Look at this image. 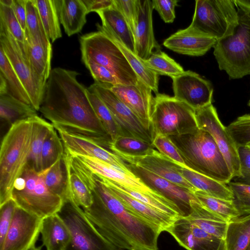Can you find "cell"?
<instances>
[{
  "label": "cell",
  "mask_w": 250,
  "mask_h": 250,
  "mask_svg": "<svg viewBox=\"0 0 250 250\" xmlns=\"http://www.w3.org/2000/svg\"><path fill=\"white\" fill-rule=\"evenodd\" d=\"M87 10V13H97L112 6L114 0H83Z\"/></svg>",
  "instance_id": "obj_56"
},
{
  "label": "cell",
  "mask_w": 250,
  "mask_h": 250,
  "mask_svg": "<svg viewBox=\"0 0 250 250\" xmlns=\"http://www.w3.org/2000/svg\"><path fill=\"white\" fill-rule=\"evenodd\" d=\"M248 105L250 107V99L249 100V101L248 102Z\"/></svg>",
  "instance_id": "obj_62"
},
{
  "label": "cell",
  "mask_w": 250,
  "mask_h": 250,
  "mask_svg": "<svg viewBox=\"0 0 250 250\" xmlns=\"http://www.w3.org/2000/svg\"><path fill=\"white\" fill-rule=\"evenodd\" d=\"M12 198L18 207L42 219L58 213L64 202L47 188L42 171L28 164L15 182Z\"/></svg>",
  "instance_id": "obj_6"
},
{
  "label": "cell",
  "mask_w": 250,
  "mask_h": 250,
  "mask_svg": "<svg viewBox=\"0 0 250 250\" xmlns=\"http://www.w3.org/2000/svg\"><path fill=\"white\" fill-rule=\"evenodd\" d=\"M58 214L71 233V240L65 250H117L105 238L85 215L83 210L66 200Z\"/></svg>",
  "instance_id": "obj_10"
},
{
  "label": "cell",
  "mask_w": 250,
  "mask_h": 250,
  "mask_svg": "<svg viewBox=\"0 0 250 250\" xmlns=\"http://www.w3.org/2000/svg\"><path fill=\"white\" fill-rule=\"evenodd\" d=\"M13 0H0V3L6 6H12Z\"/></svg>",
  "instance_id": "obj_59"
},
{
  "label": "cell",
  "mask_w": 250,
  "mask_h": 250,
  "mask_svg": "<svg viewBox=\"0 0 250 250\" xmlns=\"http://www.w3.org/2000/svg\"><path fill=\"white\" fill-rule=\"evenodd\" d=\"M87 96L93 109L111 138L112 142L120 136H123V132L112 113L102 100L88 89Z\"/></svg>",
  "instance_id": "obj_41"
},
{
  "label": "cell",
  "mask_w": 250,
  "mask_h": 250,
  "mask_svg": "<svg viewBox=\"0 0 250 250\" xmlns=\"http://www.w3.org/2000/svg\"><path fill=\"white\" fill-rule=\"evenodd\" d=\"M152 144L160 153L182 167L188 169L182 157L168 137L158 134L154 137Z\"/></svg>",
  "instance_id": "obj_47"
},
{
  "label": "cell",
  "mask_w": 250,
  "mask_h": 250,
  "mask_svg": "<svg viewBox=\"0 0 250 250\" xmlns=\"http://www.w3.org/2000/svg\"><path fill=\"white\" fill-rule=\"evenodd\" d=\"M42 218L17 206L0 250H31L41 233Z\"/></svg>",
  "instance_id": "obj_15"
},
{
  "label": "cell",
  "mask_w": 250,
  "mask_h": 250,
  "mask_svg": "<svg viewBox=\"0 0 250 250\" xmlns=\"http://www.w3.org/2000/svg\"><path fill=\"white\" fill-rule=\"evenodd\" d=\"M37 115V111L8 94L0 95V118L11 127L15 123Z\"/></svg>",
  "instance_id": "obj_33"
},
{
  "label": "cell",
  "mask_w": 250,
  "mask_h": 250,
  "mask_svg": "<svg viewBox=\"0 0 250 250\" xmlns=\"http://www.w3.org/2000/svg\"><path fill=\"white\" fill-rule=\"evenodd\" d=\"M0 45L23 85L32 106L37 111H39L46 82L33 69L27 58L23 43L18 41L0 23Z\"/></svg>",
  "instance_id": "obj_11"
},
{
  "label": "cell",
  "mask_w": 250,
  "mask_h": 250,
  "mask_svg": "<svg viewBox=\"0 0 250 250\" xmlns=\"http://www.w3.org/2000/svg\"><path fill=\"white\" fill-rule=\"evenodd\" d=\"M151 121L153 138L158 134L181 135L198 128L193 109L174 97L159 93L153 99Z\"/></svg>",
  "instance_id": "obj_8"
},
{
  "label": "cell",
  "mask_w": 250,
  "mask_h": 250,
  "mask_svg": "<svg viewBox=\"0 0 250 250\" xmlns=\"http://www.w3.org/2000/svg\"><path fill=\"white\" fill-rule=\"evenodd\" d=\"M166 231L187 250H224V240L205 231L186 217L175 220Z\"/></svg>",
  "instance_id": "obj_17"
},
{
  "label": "cell",
  "mask_w": 250,
  "mask_h": 250,
  "mask_svg": "<svg viewBox=\"0 0 250 250\" xmlns=\"http://www.w3.org/2000/svg\"><path fill=\"white\" fill-rule=\"evenodd\" d=\"M237 8L250 14V0H233Z\"/></svg>",
  "instance_id": "obj_57"
},
{
  "label": "cell",
  "mask_w": 250,
  "mask_h": 250,
  "mask_svg": "<svg viewBox=\"0 0 250 250\" xmlns=\"http://www.w3.org/2000/svg\"><path fill=\"white\" fill-rule=\"evenodd\" d=\"M41 234L46 250H65L71 238L68 227L58 213L42 219Z\"/></svg>",
  "instance_id": "obj_25"
},
{
  "label": "cell",
  "mask_w": 250,
  "mask_h": 250,
  "mask_svg": "<svg viewBox=\"0 0 250 250\" xmlns=\"http://www.w3.org/2000/svg\"><path fill=\"white\" fill-rule=\"evenodd\" d=\"M195 117L199 128L210 134L228 165L233 178L242 176L238 147L221 122L216 108L208 105L195 111Z\"/></svg>",
  "instance_id": "obj_12"
},
{
  "label": "cell",
  "mask_w": 250,
  "mask_h": 250,
  "mask_svg": "<svg viewBox=\"0 0 250 250\" xmlns=\"http://www.w3.org/2000/svg\"><path fill=\"white\" fill-rule=\"evenodd\" d=\"M8 93L7 85L4 77L0 75V95Z\"/></svg>",
  "instance_id": "obj_58"
},
{
  "label": "cell",
  "mask_w": 250,
  "mask_h": 250,
  "mask_svg": "<svg viewBox=\"0 0 250 250\" xmlns=\"http://www.w3.org/2000/svg\"><path fill=\"white\" fill-rule=\"evenodd\" d=\"M110 88L152 132L151 115L154 97L150 88L139 79L135 85L118 84Z\"/></svg>",
  "instance_id": "obj_19"
},
{
  "label": "cell",
  "mask_w": 250,
  "mask_h": 250,
  "mask_svg": "<svg viewBox=\"0 0 250 250\" xmlns=\"http://www.w3.org/2000/svg\"><path fill=\"white\" fill-rule=\"evenodd\" d=\"M119 156L125 163L140 167L161 178L188 189L193 193L197 190L178 172L179 165L155 149L142 156Z\"/></svg>",
  "instance_id": "obj_20"
},
{
  "label": "cell",
  "mask_w": 250,
  "mask_h": 250,
  "mask_svg": "<svg viewBox=\"0 0 250 250\" xmlns=\"http://www.w3.org/2000/svg\"><path fill=\"white\" fill-rule=\"evenodd\" d=\"M97 13L101 19L102 27L115 36L128 49L135 53L134 35L125 18L114 3L112 6Z\"/></svg>",
  "instance_id": "obj_28"
},
{
  "label": "cell",
  "mask_w": 250,
  "mask_h": 250,
  "mask_svg": "<svg viewBox=\"0 0 250 250\" xmlns=\"http://www.w3.org/2000/svg\"><path fill=\"white\" fill-rule=\"evenodd\" d=\"M0 75L4 77L6 82L8 94L26 104L32 106L30 99L23 85L0 45Z\"/></svg>",
  "instance_id": "obj_37"
},
{
  "label": "cell",
  "mask_w": 250,
  "mask_h": 250,
  "mask_svg": "<svg viewBox=\"0 0 250 250\" xmlns=\"http://www.w3.org/2000/svg\"><path fill=\"white\" fill-rule=\"evenodd\" d=\"M250 241V214L228 223L225 250H245Z\"/></svg>",
  "instance_id": "obj_34"
},
{
  "label": "cell",
  "mask_w": 250,
  "mask_h": 250,
  "mask_svg": "<svg viewBox=\"0 0 250 250\" xmlns=\"http://www.w3.org/2000/svg\"><path fill=\"white\" fill-rule=\"evenodd\" d=\"M238 23L233 33L217 41L213 54L221 70L229 79L250 74V14L237 8Z\"/></svg>",
  "instance_id": "obj_5"
},
{
  "label": "cell",
  "mask_w": 250,
  "mask_h": 250,
  "mask_svg": "<svg viewBox=\"0 0 250 250\" xmlns=\"http://www.w3.org/2000/svg\"><path fill=\"white\" fill-rule=\"evenodd\" d=\"M82 60H90L107 68L119 84L135 85L139 78L121 49L103 31L89 33L79 39Z\"/></svg>",
  "instance_id": "obj_7"
},
{
  "label": "cell",
  "mask_w": 250,
  "mask_h": 250,
  "mask_svg": "<svg viewBox=\"0 0 250 250\" xmlns=\"http://www.w3.org/2000/svg\"><path fill=\"white\" fill-rule=\"evenodd\" d=\"M227 128L238 147L250 144V114L238 117Z\"/></svg>",
  "instance_id": "obj_46"
},
{
  "label": "cell",
  "mask_w": 250,
  "mask_h": 250,
  "mask_svg": "<svg viewBox=\"0 0 250 250\" xmlns=\"http://www.w3.org/2000/svg\"><path fill=\"white\" fill-rule=\"evenodd\" d=\"M171 79L173 97L195 111L212 104V85L198 74L190 70L185 71Z\"/></svg>",
  "instance_id": "obj_16"
},
{
  "label": "cell",
  "mask_w": 250,
  "mask_h": 250,
  "mask_svg": "<svg viewBox=\"0 0 250 250\" xmlns=\"http://www.w3.org/2000/svg\"><path fill=\"white\" fill-rule=\"evenodd\" d=\"M33 117L12 125L2 140L0 150V206L12 199L15 182L28 163L33 137Z\"/></svg>",
  "instance_id": "obj_4"
},
{
  "label": "cell",
  "mask_w": 250,
  "mask_h": 250,
  "mask_svg": "<svg viewBox=\"0 0 250 250\" xmlns=\"http://www.w3.org/2000/svg\"><path fill=\"white\" fill-rule=\"evenodd\" d=\"M216 42L215 39L189 26L172 34L164 41L163 45L176 53L197 57L206 54Z\"/></svg>",
  "instance_id": "obj_22"
},
{
  "label": "cell",
  "mask_w": 250,
  "mask_h": 250,
  "mask_svg": "<svg viewBox=\"0 0 250 250\" xmlns=\"http://www.w3.org/2000/svg\"><path fill=\"white\" fill-rule=\"evenodd\" d=\"M128 170L147 187L173 204L181 217H187L192 212V205L199 201L194 193L136 165L126 163Z\"/></svg>",
  "instance_id": "obj_14"
},
{
  "label": "cell",
  "mask_w": 250,
  "mask_h": 250,
  "mask_svg": "<svg viewBox=\"0 0 250 250\" xmlns=\"http://www.w3.org/2000/svg\"><path fill=\"white\" fill-rule=\"evenodd\" d=\"M178 172L197 190L218 198L234 200L233 194L227 184L178 165Z\"/></svg>",
  "instance_id": "obj_30"
},
{
  "label": "cell",
  "mask_w": 250,
  "mask_h": 250,
  "mask_svg": "<svg viewBox=\"0 0 250 250\" xmlns=\"http://www.w3.org/2000/svg\"><path fill=\"white\" fill-rule=\"evenodd\" d=\"M243 182L250 184V148L247 146L238 147Z\"/></svg>",
  "instance_id": "obj_54"
},
{
  "label": "cell",
  "mask_w": 250,
  "mask_h": 250,
  "mask_svg": "<svg viewBox=\"0 0 250 250\" xmlns=\"http://www.w3.org/2000/svg\"><path fill=\"white\" fill-rule=\"evenodd\" d=\"M59 20L70 37L80 33L86 22L87 9L83 0H55Z\"/></svg>",
  "instance_id": "obj_27"
},
{
  "label": "cell",
  "mask_w": 250,
  "mask_h": 250,
  "mask_svg": "<svg viewBox=\"0 0 250 250\" xmlns=\"http://www.w3.org/2000/svg\"><path fill=\"white\" fill-rule=\"evenodd\" d=\"M72 167L92 193L93 203L83 209L84 213L105 238L117 249L158 250L163 232L159 227L128 209L81 161H74Z\"/></svg>",
  "instance_id": "obj_1"
},
{
  "label": "cell",
  "mask_w": 250,
  "mask_h": 250,
  "mask_svg": "<svg viewBox=\"0 0 250 250\" xmlns=\"http://www.w3.org/2000/svg\"><path fill=\"white\" fill-rule=\"evenodd\" d=\"M152 1L139 0L137 25L134 34L135 53L143 61L147 60L155 51L160 50L153 28Z\"/></svg>",
  "instance_id": "obj_23"
},
{
  "label": "cell",
  "mask_w": 250,
  "mask_h": 250,
  "mask_svg": "<svg viewBox=\"0 0 250 250\" xmlns=\"http://www.w3.org/2000/svg\"><path fill=\"white\" fill-rule=\"evenodd\" d=\"M155 149L152 144L132 137L120 136L112 142L110 150L117 155L142 156Z\"/></svg>",
  "instance_id": "obj_39"
},
{
  "label": "cell",
  "mask_w": 250,
  "mask_h": 250,
  "mask_svg": "<svg viewBox=\"0 0 250 250\" xmlns=\"http://www.w3.org/2000/svg\"><path fill=\"white\" fill-rule=\"evenodd\" d=\"M100 177L117 189L137 200L175 219L181 217L179 211L174 207L165 204L148 195L130 189L106 178Z\"/></svg>",
  "instance_id": "obj_43"
},
{
  "label": "cell",
  "mask_w": 250,
  "mask_h": 250,
  "mask_svg": "<svg viewBox=\"0 0 250 250\" xmlns=\"http://www.w3.org/2000/svg\"><path fill=\"white\" fill-rule=\"evenodd\" d=\"M23 45L27 58L35 72L45 81L51 71L52 45L50 41L33 40L24 31Z\"/></svg>",
  "instance_id": "obj_26"
},
{
  "label": "cell",
  "mask_w": 250,
  "mask_h": 250,
  "mask_svg": "<svg viewBox=\"0 0 250 250\" xmlns=\"http://www.w3.org/2000/svg\"><path fill=\"white\" fill-rule=\"evenodd\" d=\"M189 170L228 184L233 178L213 137L198 128L187 134L168 136Z\"/></svg>",
  "instance_id": "obj_3"
},
{
  "label": "cell",
  "mask_w": 250,
  "mask_h": 250,
  "mask_svg": "<svg viewBox=\"0 0 250 250\" xmlns=\"http://www.w3.org/2000/svg\"><path fill=\"white\" fill-rule=\"evenodd\" d=\"M245 250H250V241H249V243Z\"/></svg>",
  "instance_id": "obj_60"
},
{
  "label": "cell",
  "mask_w": 250,
  "mask_h": 250,
  "mask_svg": "<svg viewBox=\"0 0 250 250\" xmlns=\"http://www.w3.org/2000/svg\"><path fill=\"white\" fill-rule=\"evenodd\" d=\"M64 149L73 155H85L105 162L126 173H131L126 163L119 156L99 144L86 138L56 129Z\"/></svg>",
  "instance_id": "obj_21"
},
{
  "label": "cell",
  "mask_w": 250,
  "mask_h": 250,
  "mask_svg": "<svg viewBox=\"0 0 250 250\" xmlns=\"http://www.w3.org/2000/svg\"><path fill=\"white\" fill-rule=\"evenodd\" d=\"M228 186L233 194L234 202L242 215L250 214V184L230 181Z\"/></svg>",
  "instance_id": "obj_48"
},
{
  "label": "cell",
  "mask_w": 250,
  "mask_h": 250,
  "mask_svg": "<svg viewBox=\"0 0 250 250\" xmlns=\"http://www.w3.org/2000/svg\"><path fill=\"white\" fill-rule=\"evenodd\" d=\"M144 61L147 67L159 75L172 78L185 71L181 65L160 50L154 52Z\"/></svg>",
  "instance_id": "obj_42"
},
{
  "label": "cell",
  "mask_w": 250,
  "mask_h": 250,
  "mask_svg": "<svg viewBox=\"0 0 250 250\" xmlns=\"http://www.w3.org/2000/svg\"><path fill=\"white\" fill-rule=\"evenodd\" d=\"M96 25L98 30L104 32L117 44L139 78L150 88L155 94L158 93L159 75L147 67L143 60L128 49L115 36L104 30L101 25L97 23Z\"/></svg>",
  "instance_id": "obj_31"
},
{
  "label": "cell",
  "mask_w": 250,
  "mask_h": 250,
  "mask_svg": "<svg viewBox=\"0 0 250 250\" xmlns=\"http://www.w3.org/2000/svg\"><path fill=\"white\" fill-rule=\"evenodd\" d=\"M66 170V198L83 209L89 208L93 203L92 191L83 179L70 167L63 155Z\"/></svg>",
  "instance_id": "obj_32"
},
{
  "label": "cell",
  "mask_w": 250,
  "mask_h": 250,
  "mask_svg": "<svg viewBox=\"0 0 250 250\" xmlns=\"http://www.w3.org/2000/svg\"><path fill=\"white\" fill-rule=\"evenodd\" d=\"M0 23L4 25L18 41L24 42V31L20 25L11 6L0 3Z\"/></svg>",
  "instance_id": "obj_49"
},
{
  "label": "cell",
  "mask_w": 250,
  "mask_h": 250,
  "mask_svg": "<svg viewBox=\"0 0 250 250\" xmlns=\"http://www.w3.org/2000/svg\"><path fill=\"white\" fill-rule=\"evenodd\" d=\"M248 146V147L250 148V144H248V145H247V146Z\"/></svg>",
  "instance_id": "obj_63"
},
{
  "label": "cell",
  "mask_w": 250,
  "mask_h": 250,
  "mask_svg": "<svg viewBox=\"0 0 250 250\" xmlns=\"http://www.w3.org/2000/svg\"><path fill=\"white\" fill-rule=\"evenodd\" d=\"M75 71L56 67L46 81L39 111L55 129L91 140L110 150L111 138L97 117Z\"/></svg>",
  "instance_id": "obj_2"
},
{
  "label": "cell",
  "mask_w": 250,
  "mask_h": 250,
  "mask_svg": "<svg viewBox=\"0 0 250 250\" xmlns=\"http://www.w3.org/2000/svg\"><path fill=\"white\" fill-rule=\"evenodd\" d=\"M64 147L57 130L54 128L47 136L42 149V169L50 167L63 157Z\"/></svg>",
  "instance_id": "obj_44"
},
{
  "label": "cell",
  "mask_w": 250,
  "mask_h": 250,
  "mask_svg": "<svg viewBox=\"0 0 250 250\" xmlns=\"http://www.w3.org/2000/svg\"><path fill=\"white\" fill-rule=\"evenodd\" d=\"M100 178L104 184L128 209L157 226L163 231H166V229L176 220L137 200L117 189L100 177Z\"/></svg>",
  "instance_id": "obj_24"
},
{
  "label": "cell",
  "mask_w": 250,
  "mask_h": 250,
  "mask_svg": "<svg viewBox=\"0 0 250 250\" xmlns=\"http://www.w3.org/2000/svg\"><path fill=\"white\" fill-rule=\"evenodd\" d=\"M233 0H196L189 26L217 40L231 35L238 23Z\"/></svg>",
  "instance_id": "obj_9"
},
{
  "label": "cell",
  "mask_w": 250,
  "mask_h": 250,
  "mask_svg": "<svg viewBox=\"0 0 250 250\" xmlns=\"http://www.w3.org/2000/svg\"><path fill=\"white\" fill-rule=\"evenodd\" d=\"M41 248H42V247H37V248L36 247L35 249H32L31 250H41Z\"/></svg>",
  "instance_id": "obj_61"
},
{
  "label": "cell",
  "mask_w": 250,
  "mask_h": 250,
  "mask_svg": "<svg viewBox=\"0 0 250 250\" xmlns=\"http://www.w3.org/2000/svg\"><path fill=\"white\" fill-rule=\"evenodd\" d=\"M193 193L202 206L227 222L242 216L234 200L215 197L199 190Z\"/></svg>",
  "instance_id": "obj_36"
},
{
  "label": "cell",
  "mask_w": 250,
  "mask_h": 250,
  "mask_svg": "<svg viewBox=\"0 0 250 250\" xmlns=\"http://www.w3.org/2000/svg\"><path fill=\"white\" fill-rule=\"evenodd\" d=\"M114 5L121 12L134 36L138 21L139 0H114Z\"/></svg>",
  "instance_id": "obj_50"
},
{
  "label": "cell",
  "mask_w": 250,
  "mask_h": 250,
  "mask_svg": "<svg viewBox=\"0 0 250 250\" xmlns=\"http://www.w3.org/2000/svg\"><path fill=\"white\" fill-rule=\"evenodd\" d=\"M89 70L95 82L106 85L110 87L118 84L115 77L105 67L90 60H82Z\"/></svg>",
  "instance_id": "obj_51"
},
{
  "label": "cell",
  "mask_w": 250,
  "mask_h": 250,
  "mask_svg": "<svg viewBox=\"0 0 250 250\" xmlns=\"http://www.w3.org/2000/svg\"><path fill=\"white\" fill-rule=\"evenodd\" d=\"M26 28L25 30L29 36L34 40L50 41L45 33L38 8L34 0H26Z\"/></svg>",
  "instance_id": "obj_45"
},
{
  "label": "cell",
  "mask_w": 250,
  "mask_h": 250,
  "mask_svg": "<svg viewBox=\"0 0 250 250\" xmlns=\"http://www.w3.org/2000/svg\"><path fill=\"white\" fill-rule=\"evenodd\" d=\"M26 0H13L11 6L18 21L24 31L26 28Z\"/></svg>",
  "instance_id": "obj_55"
},
{
  "label": "cell",
  "mask_w": 250,
  "mask_h": 250,
  "mask_svg": "<svg viewBox=\"0 0 250 250\" xmlns=\"http://www.w3.org/2000/svg\"><path fill=\"white\" fill-rule=\"evenodd\" d=\"M17 206L12 199L0 206V247L5 240Z\"/></svg>",
  "instance_id": "obj_52"
},
{
  "label": "cell",
  "mask_w": 250,
  "mask_h": 250,
  "mask_svg": "<svg viewBox=\"0 0 250 250\" xmlns=\"http://www.w3.org/2000/svg\"><path fill=\"white\" fill-rule=\"evenodd\" d=\"M117 250H125L121 249H118Z\"/></svg>",
  "instance_id": "obj_64"
},
{
  "label": "cell",
  "mask_w": 250,
  "mask_h": 250,
  "mask_svg": "<svg viewBox=\"0 0 250 250\" xmlns=\"http://www.w3.org/2000/svg\"><path fill=\"white\" fill-rule=\"evenodd\" d=\"M48 38L51 42L62 37L55 0H34Z\"/></svg>",
  "instance_id": "obj_38"
},
{
  "label": "cell",
  "mask_w": 250,
  "mask_h": 250,
  "mask_svg": "<svg viewBox=\"0 0 250 250\" xmlns=\"http://www.w3.org/2000/svg\"><path fill=\"white\" fill-rule=\"evenodd\" d=\"M186 218L208 233L225 239L229 222L204 208L199 201L192 205V212Z\"/></svg>",
  "instance_id": "obj_29"
},
{
  "label": "cell",
  "mask_w": 250,
  "mask_h": 250,
  "mask_svg": "<svg viewBox=\"0 0 250 250\" xmlns=\"http://www.w3.org/2000/svg\"><path fill=\"white\" fill-rule=\"evenodd\" d=\"M73 156L78 158L95 174L130 189L148 195L174 207L178 210L173 204L158 192L149 188L132 173L125 172L105 162L94 157L85 155Z\"/></svg>",
  "instance_id": "obj_18"
},
{
  "label": "cell",
  "mask_w": 250,
  "mask_h": 250,
  "mask_svg": "<svg viewBox=\"0 0 250 250\" xmlns=\"http://www.w3.org/2000/svg\"><path fill=\"white\" fill-rule=\"evenodd\" d=\"M54 128L53 125L38 115L33 117V132L28 164L37 171L42 169V152L44 141Z\"/></svg>",
  "instance_id": "obj_35"
},
{
  "label": "cell",
  "mask_w": 250,
  "mask_h": 250,
  "mask_svg": "<svg viewBox=\"0 0 250 250\" xmlns=\"http://www.w3.org/2000/svg\"><path fill=\"white\" fill-rule=\"evenodd\" d=\"M42 171L47 188L52 192L61 197L64 201L66 198L67 176L63 157L59 159L49 168Z\"/></svg>",
  "instance_id": "obj_40"
},
{
  "label": "cell",
  "mask_w": 250,
  "mask_h": 250,
  "mask_svg": "<svg viewBox=\"0 0 250 250\" xmlns=\"http://www.w3.org/2000/svg\"><path fill=\"white\" fill-rule=\"evenodd\" d=\"M106 85L94 82L87 88L97 95L112 113L120 127L123 136L141 139L152 144L153 135L137 115L125 105Z\"/></svg>",
  "instance_id": "obj_13"
},
{
  "label": "cell",
  "mask_w": 250,
  "mask_h": 250,
  "mask_svg": "<svg viewBox=\"0 0 250 250\" xmlns=\"http://www.w3.org/2000/svg\"><path fill=\"white\" fill-rule=\"evenodd\" d=\"M177 0H153L154 9L159 13L164 22L172 23L175 18V7L178 5Z\"/></svg>",
  "instance_id": "obj_53"
}]
</instances>
